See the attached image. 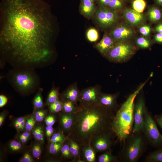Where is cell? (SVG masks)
Segmentation results:
<instances>
[{
    "instance_id": "cell-13",
    "label": "cell",
    "mask_w": 162,
    "mask_h": 162,
    "mask_svg": "<svg viewBox=\"0 0 162 162\" xmlns=\"http://www.w3.org/2000/svg\"><path fill=\"white\" fill-rule=\"evenodd\" d=\"M58 114L59 128L64 132L69 134L74 125L76 116V113H67L62 111Z\"/></svg>"
},
{
    "instance_id": "cell-12",
    "label": "cell",
    "mask_w": 162,
    "mask_h": 162,
    "mask_svg": "<svg viewBox=\"0 0 162 162\" xmlns=\"http://www.w3.org/2000/svg\"><path fill=\"white\" fill-rule=\"evenodd\" d=\"M119 94V93L109 94L100 92L99 95V104L110 109L115 114L118 109L117 99Z\"/></svg>"
},
{
    "instance_id": "cell-25",
    "label": "cell",
    "mask_w": 162,
    "mask_h": 162,
    "mask_svg": "<svg viewBox=\"0 0 162 162\" xmlns=\"http://www.w3.org/2000/svg\"><path fill=\"white\" fill-rule=\"evenodd\" d=\"M65 140L60 142H50L48 149L50 154L54 157L58 155L61 157V149Z\"/></svg>"
},
{
    "instance_id": "cell-15",
    "label": "cell",
    "mask_w": 162,
    "mask_h": 162,
    "mask_svg": "<svg viewBox=\"0 0 162 162\" xmlns=\"http://www.w3.org/2000/svg\"><path fill=\"white\" fill-rule=\"evenodd\" d=\"M80 91L76 83H74L68 86L61 94L59 97L61 101H71L77 104Z\"/></svg>"
},
{
    "instance_id": "cell-31",
    "label": "cell",
    "mask_w": 162,
    "mask_h": 162,
    "mask_svg": "<svg viewBox=\"0 0 162 162\" xmlns=\"http://www.w3.org/2000/svg\"><path fill=\"white\" fill-rule=\"evenodd\" d=\"M58 88L53 86L50 91L47 98L46 104L48 106L54 102L59 98Z\"/></svg>"
},
{
    "instance_id": "cell-18",
    "label": "cell",
    "mask_w": 162,
    "mask_h": 162,
    "mask_svg": "<svg viewBox=\"0 0 162 162\" xmlns=\"http://www.w3.org/2000/svg\"><path fill=\"white\" fill-rule=\"evenodd\" d=\"M80 157L82 162H95L96 152L91 143L84 145L81 147Z\"/></svg>"
},
{
    "instance_id": "cell-22",
    "label": "cell",
    "mask_w": 162,
    "mask_h": 162,
    "mask_svg": "<svg viewBox=\"0 0 162 162\" xmlns=\"http://www.w3.org/2000/svg\"><path fill=\"white\" fill-rule=\"evenodd\" d=\"M146 162H162V146L150 152L145 158Z\"/></svg>"
},
{
    "instance_id": "cell-9",
    "label": "cell",
    "mask_w": 162,
    "mask_h": 162,
    "mask_svg": "<svg viewBox=\"0 0 162 162\" xmlns=\"http://www.w3.org/2000/svg\"><path fill=\"white\" fill-rule=\"evenodd\" d=\"M95 19L99 25L102 28H106L117 21L118 14L116 11L108 7L100 6L96 10Z\"/></svg>"
},
{
    "instance_id": "cell-48",
    "label": "cell",
    "mask_w": 162,
    "mask_h": 162,
    "mask_svg": "<svg viewBox=\"0 0 162 162\" xmlns=\"http://www.w3.org/2000/svg\"><path fill=\"white\" fill-rule=\"evenodd\" d=\"M8 112L6 111H3L0 114V126H2L3 124Z\"/></svg>"
},
{
    "instance_id": "cell-40",
    "label": "cell",
    "mask_w": 162,
    "mask_h": 162,
    "mask_svg": "<svg viewBox=\"0 0 162 162\" xmlns=\"http://www.w3.org/2000/svg\"><path fill=\"white\" fill-rule=\"evenodd\" d=\"M50 115L46 116L45 119V122L46 126H52L57 120L56 114L50 113Z\"/></svg>"
},
{
    "instance_id": "cell-35",
    "label": "cell",
    "mask_w": 162,
    "mask_h": 162,
    "mask_svg": "<svg viewBox=\"0 0 162 162\" xmlns=\"http://www.w3.org/2000/svg\"><path fill=\"white\" fill-rule=\"evenodd\" d=\"M36 122L34 113L28 116L27 118L25 126V130L31 132L35 126Z\"/></svg>"
},
{
    "instance_id": "cell-14",
    "label": "cell",
    "mask_w": 162,
    "mask_h": 162,
    "mask_svg": "<svg viewBox=\"0 0 162 162\" xmlns=\"http://www.w3.org/2000/svg\"><path fill=\"white\" fill-rule=\"evenodd\" d=\"M133 33L132 30L129 27L120 25L113 29L110 34L111 37L115 41L120 42L129 39Z\"/></svg>"
},
{
    "instance_id": "cell-7",
    "label": "cell",
    "mask_w": 162,
    "mask_h": 162,
    "mask_svg": "<svg viewBox=\"0 0 162 162\" xmlns=\"http://www.w3.org/2000/svg\"><path fill=\"white\" fill-rule=\"evenodd\" d=\"M135 46L129 43L124 41L116 43L106 57L110 61L116 63L125 62L134 54Z\"/></svg>"
},
{
    "instance_id": "cell-23",
    "label": "cell",
    "mask_w": 162,
    "mask_h": 162,
    "mask_svg": "<svg viewBox=\"0 0 162 162\" xmlns=\"http://www.w3.org/2000/svg\"><path fill=\"white\" fill-rule=\"evenodd\" d=\"M148 15L150 20L153 22L160 21L162 17L161 11L158 8L155 6L150 9L148 12Z\"/></svg>"
},
{
    "instance_id": "cell-44",
    "label": "cell",
    "mask_w": 162,
    "mask_h": 162,
    "mask_svg": "<svg viewBox=\"0 0 162 162\" xmlns=\"http://www.w3.org/2000/svg\"><path fill=\"white\" fill-rule=\"evenodd\" d=\"M151 31L150 27L148 26H144L141 27L140 29V33L144 36H147L149 34Z\"/></svg>"
},
{
    "instance_id": "cell-10",
    "label": "cell",
    "mask_w": 162,
    "mask_h": 162,
    "mask_svg": "<svg viewBox=\"0 0 162 162\" xmlns=\"http://www.w3.org/2000/svg\"><path fill=\"white\" fill-rule=\"evenodd\" d=\"M115 136L113 131H110L94 138L91 141V145L96 153L111 149L115 144L113 140Z\"/></svg>"
},
{
    "instance_id": "cell-3",
    "label": "cell",
    "mask_w": 162,
    "mask_h": 162,
    "mask_svg": "<svg viewBox=\"0 0 162 162\" xmlns=\"http://www.w3.org/2000/svg\"><path fill=\"white\" fill-rule=\"evenodd\" d=\"M146 82L141 85L129 95L115 114L112 121V130L115 136L121 143H123L132 132L135 100Z\"/></svg>"
},
{
    "instance_id": "cell-1",
    "label": "cell",
    "mask_w": 162,
    "mask_h": 162,
    "mask_svg": "<svg viewBox=\"0 0 162 162\" xmlns=\"http://www.w3.org/2000/svg\"><path fill=\"white\" fill-rule=\"evenodd\" d=\"M1 45L14 68L49 64L53 53L50 5L43 0H1Z\"/></svg>"
},
{
    "instance_id": "cell-29",
    "label": "cell",
    "mask_w": 162,
    "mask_h": 162,
    "mask_svg": "<svg viewBox=\"0 0 162 162\" xmlns=\"http://www.w3.org/2000/svg\"><path fill=\"white\" fill-rule=\"evenodd\" d=\"M28 116L18 117L14 121L13 125L17 132L20 133L25 130L26 121Z\"/></svg>"
},
{
    "instance_id": "cell-27",
    "label": "cell",
    "mask_w": 162,
    "mask_h": 162,
    "mask_svg": "<svg viewBox=\"0 0 162 162\" xmlns=\"http://www.w3.org/2000/svg\"><path fill=\"white\" fill-rule=\"evenodd\" d=\"M63 105L62 112L67 113H76L78 110V106L71 101H62Z\"/></svg>"
},
{
    "instance_id": "cell-39",
    "label": "cell",
    "mask_w": 162,
    "mask_h": 162,
    "mask_svg": "<svg viewBox=\"0 0 162 162\" xmlns=\"http://www.w3.org/2000/svg\"><path fill=\"white\" fill-rule=\"evenodd\" d=\"M123 7V3L121 0H111L108 7L112 10L116 11Z\"/></svg>"
},
{
    "instance_id": "cell-32",
    "label": "cell",
    "mask_w": 162,
    "mask_h": 162,
    "mask_svg": "<svg viewBox=\"0 0 162 162\" xmlns=\"http://www.w3.org/2000/svg\"><path fill=\"white\" fill-rule=\"evenodd\" d=\"M63 105L62 101L59 98L54 102L48 105L50 112V113H58L62 111Z\"/></svg>"
},
{
    "instance_id": "cell-34",
    "label": "cell",
    "mask_w": 162,
    "mask_h": 162,
    "mask_svg": "<svg viewBox=\"0 0 162 162\" xmlns=\"http://www.w3.org/2000/svg\"><path fill=\"white\" fill-rule=\"evenodd\" d=\"M36 122H41L45 120L47 114V111L42 108L34 110V112Z\"/></svg>"
},
{
    "instance_id": "cell-50",
    "label": "cell",
    "mask_w": 162,
    "mask_h": 162,
    "mask_svg": "<svg viewBox=\"0 0 162 162\" xmlns=\"http://www.w3.org/2000/svg\"><path fill=\"white\" fill-rule=\"evenodd\" d=\"M18 136L29 139L30 137V132L25 130L21 133Z\"/></svg>"
},
{
    "instance_id": "cell-52",
    "label": "cell",
    "mask_w": 162,
    "mask_h": 162,
    "mask_svg": "<svg viewBox=\"0 0 162 162\" xmlns=\"http://www.w3.org/2000/svg\"><path fill=\"white\" fill-rule=\"evenodd\" d=\"M18 139L19 141L21 142L22 144L26 143L29 139H28L22 137L20 136H18Z\"/></svg>"
},
{
    "instance_id": "cell-54",
    "label": "cell",
    "mask_w": 162,
    "mask_h": 162,
    "mask_svg": "<svg viewBox=\"0 0 162 162\" xmlns=\"http://www.w3.org/2000/svg\"><path fill=\"white\" fill-rule=\"evenodd\" d=\"M89 0L91 1H92V2H94L95 1H96L97 0Z\"/></svg>"
},
{
    "instance_id": "cell-46",
    "label": "cell",
    "mask_w": 162,
    "mask_h": 162,
    "mask_svg": "<svg viewBox=\"0 0 162 162\" xmlns=\"http://www.w3.org/2000/svg\"><path fill=\"white\" fill-rule=\"evenodd\" d=\"M8 98L5 95L1 94L0 95V107L4 106L7 103Z\"/></svg>"
},
{
    "instance_id": "cell-8",
    "label": "cell",
    "mask_w": 162,
    "mask_h": 162,
    "mask_svg": "<svg viewBox=\"0 0 162 162\" xmlns=\"http://www.w3.org/2000/svg\"><path fill=\"white\" fill-rule=\"evenodd\" d=\"M145 99L140 95L135 102L133 111L134 124L132 132L135 133L142 131L144 114L146 109Z\"/></svg>"
},
{
    "instance_id": "cell-28",
    "label": "cell",
    "mask_w": 162,
    "mask_h": 162,
    "mask_svg": "<svg viewBox=\"0 0 162 162\" xmlns=\"http://www.w3.org/2000/svg\"><path fill=\"white\" fill-rule=\"evenodd\" d=\"M68 135L65 136L63 130L59 128L58 130L55 131L51 137L49 142H60L64 141L67 138Z\"/></svg>"
},
{
    "instance_id": "cell-33",
    "label": "cell",
    "mask_w": 162,
    "mask_h": 162,
    "mask_svg": "<svg viewBox=\"0 0 162 162\" xmlns=\"http://www.w3.org/2000/svg\"><path fill=\"white\" fill-rule=\"evenodd\" d=\"M42 144L36 141L33 145L31 148V153L33 158L38 159L40 157L42 151Z\"/></svg>"
},
{
    "instance_id": "cell-49",
    "label": "cell",
    "mask_w": 162,
    "mask_h": 162,
    "mask_svg": "<svg viewBox=\"0 0 162 162\" xmlns=\"http://www.w3.org/2000/svg\"><path fill=\"white\" fill-rule=\"evenodd\" d=\"M154 41L158 43H162V33H158L154 37Z\"/></svg>"
},
{
    "instance_id": "cell-16",
    "label": "cell",
    "mask_w": 162,
    "mask_h": 162,
    "mask_svg": "<svg viewBox=\"0 0 162 162\" xmlns=\"http://www.w3.org/2000/svg\"><path fill=\"white\" fill-rule=\"evenodd\" d=\"M115 43V41L111 37L108 35H105L100 41L97 44L96 47L103 55L106 56Z\"/></svg>"
},
{
    "instance_id": "cell-41",
    "label": "cell",
    "mask_w": 162,
    "mask_h": 162,
    "mask_svg": "<svg viewBox=\"0 0 162 162\" xmlns=\"http://www.w3.org/2000/svg\"><path fill=\"white\" fill-rule=\"evenodd\" d=\"M136 43L138 46L142 48H147L150 47L151 43L149 40L143 38H138Z\"/></svg>"
},
{
    "instance_id": "cell-37",
    "label": "cell",
    "mask_w": 162,
    "mask_h": 162,
    "mask_svg": "<svg viewBox=\"0 0 162 162\" xmlns=\"http://www.w3.org/2000/svg\"><path fill=\"white\" fill-rule=\"evenodd\" d=\"M146 3L144 0H134L132 3V7L134 10L141 13L144 10Z\"/></svg>"
},
{
    "instance_id": "cell-30",
    "label": "cell",
    "mask_w": 162,
    "mask_h": 162,
    "mask_svg": "<svg viewBox=\"0 0 162 162\" xmlns=\"http://www.w3.org/2000/svg\"><path fill=\"white\" fill-rule=\"evenodd\" d=\"M42 91L43 89L42 88L39 87L38 89V92L33 100V104L34 110L42 108L43 106L42 94Z\"/></svg>"
},
{
    "instance_id": "cell-6",
    "label": "cell",
    "mask_w": 162,
    "mask_h": 162,
    "mask_svg": "<svg viewBox=\"0 0 162 162\" xmlns=\"http://www.w3.org/2000/svg\"><path fill=\"white\" fill-rule=\"evenodd\" d=\"M142 131L148 144L156 148L162 146V135L154 118L147 109L144 114Z\"/></svg>"
},
{
    "instance_id": "cell-47",
    "label": "cell",
    "mask_w": 162,
    "mask_h": 162,
    "mask_svg": "<svg viewBox=\"0 0 162 162\" xmlns=\"http://www.w3.org/2000/svg\"><path fill=\"white\" fill-rule=\"evenodd\" d=\"M100 6L108 7L111 0H97Z\"/></svg>"
},
{
    "instance_id": "cell-38",
    "label": "cell",
    "mask_w": 162,
    "mask_h": 162,
    "mask_svg": "<svg viewBox=\"0 0 162 162\" xmlns=\"http://www.w3.org/2000/svg\"><path fill=\"white\" fill-rule=\"evenodd\" d=\"M86 37L88 40L90 41H96L98 38V32L97 30L94 28H90L87 32Z\"/></svg>"
},
{
    "instance_id": "cell-24",
    "label": "cell",
    "mask_w": 162,
    "mask_h": 162,
    "mask_svg": "<svg viewBox=\"0 0 162 162\" xmlns=\"http://www.w3.org/2000/svg\"><path fill=\"white\" fill-rule=\"evenodd\" d=\"M31 132L36 141L42 144L44 143V133L42 126L40 125H35Z\"/></svg>"
},
{
    "instance_id": "cell-51",
    "label": "cell",
    "mask_w": 162,
    "mask_h": 162,
    "mask_svg": "<svg viewBox=\"0 0 162 162\" xmlns=\"http://www.w3.org/2000/svg\"><path fill=\"white\" fill-rule=\"evenodd\" d=\"M155 30L158 33H162V23L158 25L156 27Z\"/></svg>"
},
{
    "instance_id": "cell-17",
    "label": "cell",
    "mask_w": 162,
    "mask_h": 162,
    "mask_svg": "<svg viewBox=\"0 0 162 162\" xmlns=\"http://www.w3.org/2000/svg\"><path fill=\"white\" fill-rule=\"evenodd\" d=\"M123 15L127 22L132 25L139 24L144 20L143 15L134 9H126L124 11Z\"/></svg>"
},
{
    "instance_id": "cell-26",
    "label": "cell",
    "mask_w": 162,
    "mask_h": 162,
    "mask_svg": "<svg viewBox=\"0 0 162 162\" xmlns=\"http://www.w3.org/2000/svg\"><path fill=\"white\" fill-rule=\"evenodd\" d=\"M67 138L65 140L62 147L61 150V158L62 160H70V162H73V158L69 150Z\"/></svg>"
},
{
    "instance_id": "cell-53",
    "label": "cell",
    "mask_w": 162,
    "mask_h": 162,
    "mask_svg": "<svg viewBox=\"0 0 162 162\" xmlns=\"http://www.w3.org/2000/svg\"><path fill=\"white\" fill-rule=\"evenodd\" d=\"M157 3L159 5L162 6V0H155Z\"/></svg>"
},
{
    "instance_id": "cell-42",
    "label": "cell",
    "mask_w": 162,
    "mask_h": 162,
    "mask_svg": "<svg viewBox=\"0 0 162 162\" xmlns=\"http://www.w3.org/2000/svg\"><path fill=\"white\" fill-rule=\"evenodd\" d=\"M33 157L28 152H25L19 160V162H33Z\"/></svg>"
},
{
    "instance_id": "cell-19",
    "label": "cell",
    "mask_w": 162,
    "mask_h": 162,
    "mask_svg": "<svg viewBox=\"0 0 162 162\" xmlns=\"http://www.w3.org/2000/svg\"><path fill=\"white\" fill-rule=\"evenodd\" d=\"M80 10L81 14L87 18L91 17L96 10L94 2L89 0H81Z\"/></svg>"
},
{
    "instance_id": "cell-43",
    "label": "cell",
    "mask_w": 162,
    "mask_h": 162,
    "mask_svg": "<svg viewBox=\"0 0 162 162\" xmlns=\"http://www.w3.org/2000/svg\"><path fill=\"white\" fill-rule=\"evenodd\" d=\"M55 131L52 126H46L45 128V134L47 140L49 141Z\"/></svg>"
},
{
    "instance_id": "cell-21",
    "label": "cell",
    "mask_w": 162,
    "mask_h": 162,
    "mask_svg": "<svg viewBox=\"0 0 162 162\" xmlns=\"http://www.w3.org/2000/svg\"><path fill=\"white\" fill-rule=\"evenodd\" d=\"M98 162H118L119 158L118 155L115 156L112 154L111 149L103 152L98 157Z\"/></svg>"
},
{
    "instance_id": "cell-36",
    "label": "cell",
    "mask_w": 162,
    "mask_h": 162,
    "mask_svg": "<svg viewBox=\"0 0 162 162\" xmlns=\"http://www.w3.org/2000/svg\"><path fill=\"white\" fill-rule=\"evenodd\" d=\"M22 143L19 141L13 140L10 141L8 144L10 150L13 152H18L22 149Z\"/></svg>"
},
{
    "instance_id": "cell-20",
    "label": "cell",
    "mask_w": 162,
    "mask_h": 162,
    "mask_svg": "<svg viewBox=\"0 0 162 162\" xmlns=\"http://www.w3.org/2000/svg\"><path fill=\"white\" fill-rule=\"evenodd\" d=\"M69 150L73 157V162H82L80 157L81 147L74 140L68 135Z\"/></svg>"
},
{
    "instance_id": "cell-45",
    "label": "cell",
    "mask_w": 162,
    "mask_h": 162,
    "mask_svg": "<svg viewBox=\"0 0 162 162\" xmlns=\"http://www.w3.org/2000/svg\"><path fill=\"white\" fill-rule=\"evenodd\" d=\"M154 118L157 123L162 129V112L154 116Z\"/></svg>"
},
{
    "instance_id": "cell-5",
    "label": "cell",
    "mask_w": 162,
    "mask_h": 162,
    "mask_svg": "<svg viewBox=\"0 0 162 162\" xmlns=\"http://www.w3.org/2000/svg\"><path fill=\"white\" fill-rule=\"evenodd\" d=\"M123 143L118 155L120 162H137L146 152L148 144L142 131L131 132Z\"/></svg>"
},
{
    "instance_id": "cell-2",
    "label": "cell",
    "mask_w": 162,
    "mask_h": 162,
    "mask_svg": "<svg viewBox=\"0 0 162 162\" xmlns=\"http://www.w3.org/2000/svg\"><path fill=\"white\" fill-rule=\"evenodd\" d=\"M115 114L99 103L80 104L74 125L68 135L81 147L91 143L94 138L113 131L112 123Z\"/></svg>"
},
{
    "instance_id": "cell-4",
    "label": "cell",
    "mask_w": 162,
    "mask_h": 162,
    "mask_svg": "<svg viewBox=\"0 0 162 162\" xmlns=\"http://www.w3.org/2000/svg\"><path fill=\"white\" fill-rule=\"evenodd\" d=\"M7 77L13 88L22 94L32 93L39 88L40 79L34 69L15 68Z\"/></svg>"
},
{
    "instance_id": "cell-11",
    "label": "cell",
    "mask_w": 162,
    "mask_h": 162,
    "mask_svg": "<svg viewBox=\"0 0 162 162\" xmlns=\"http://www.w3.org/2000/svg\"><path fill=\"white\" fill-rule=\"evenodd\" d=\"M101 92L99 86L88 87L80 92L78 101L80 104L90 105L99 103V95Z\"/></svg>"
}]
</instances>
